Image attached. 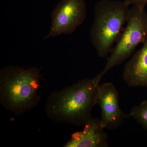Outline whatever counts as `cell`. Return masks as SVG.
<instances>
[{
  "label": "cell",
  "mask_w": 147,
  "mask_h": 147,
  "mask_svg": "<svg viewBox=\"0 0 147 147\" xmlns=\"http://www.w3.org/2000/svg\"><path fill=\"white\" fill-rule=\"evenodd\" d=\"M99 82L96 77L85 79L53 92L45 104L47 116L57 122L84 125L92 117V110L97 104Z\"/></svg>",
  "instance_id": "cell-1"
},
{
  "label": "cell",
  "mask_w": 147,
  "mask_h": 147,
  "mask_svg": "<svg viewBox=\"0 0 147 147\" xmlns=\"http://www.w3.org/2000/svg\"><path fill=\"white\" fill-rule=\"evenodd\" d=\"M40 69L8 66L0 71V100L2 105L17 115L35 107L40 99Z\"/></svg>",
  "instance_id": "cell-2"
},
{
  "label": "cell",
  "mask_w": 147,
  "mask_h": 147,
  "mask_svg": "<svg viewBox=\"0 0 147 147\" xmlns=\"http://www.w3.org/2000/svg\"><path fill=\"white\" fill-rule=\"evenodd\" d=\"M129 6L124 1L113 0H101L96 5L90 35L100 57H108L111 53L128 20Z\"/></svg>",
  "instance_id": "cell-3"
},
{
  "label": "cell",
  "mask_w": 147,
  "mask_h": 147,
  "mask_svg": "<svg viewBox=\"0 0 147 147\" xmlns=\"http://www.w3.org/2000/svg\"><path fill=\"white\" fill-rule=\"evenodd\" d=\"M147 37V13L144 8L133 6L126 26L110 53L105 68L96 76L98 79L100 80L107 71L128 59Z\"/></svg>",
  "instance_id": "cell-4"
},
{
  "label": "cell",
  "mask_w": 147,
  "mask_h": 147,
  "mask_svg": "<svg viewBox=\"0 0 147 147\" xmlns=\"http://www.w3.org/2000/svg\"><path fill=\"white\" fill-rule=\"evenodd\" d=\"M87 13L84 0H61L51 13V25L44 39L70 34L83 23Z\"/></svg>",
  "instance_id": "cell-5"
},
{
  "label": "cell",
  "mask_w": 147,
  "mask_h": 147,
  "mask_svg": "<svg viewBox=\"0 0 147 147\" xmlns=\"http://www.w3.org/2000/svg\"><path fill=\"white\" fill-rule=\"evenodd\" d=\"M117 90L111 83L99 86L97 104L101 109L100 124L104 129H115L122 124L127 117L120 108Z\"/></svg>",
  "instance_id": "cell-6"
},
{
  "label": "cell",
  "mask_w": 147,
  "mask_h": 147,
  "mask_svg": "<svg viewBox=\"0 0 147 147\" xmlns=\"http://www.w3.org/2000/svg\"><path fill=\"white\" fill-rule=\"evenodd\" d=\"M84 129L71 135L65 147H106L108 136L101 125L100 119L91 118L84 125Z\"/></svg>",
  "instance_id": "cell-7"
},
{
  "label": "cell",
  "mask_w": 147,
  "mask_h": 147,
  "mask_svg": "<svg viewBox=\"0 0 147 147\" xmlns=\"http://www.w3.org/2000/svg\"><path fill=\"white\" fill-rule=\"evenodd\" d=\"M123 79L129 87H147V37L125 66Z\"/></svg>",
  "instance_id": "cell-8"
},
{
  "label": "cell",
  "mask_w": 147,
  "mask_h": 147,
  "mask_svg": "<svg viewBox=\"0 0 147 147\" xmlns=\"http://www.w3.org/2000/svg\"><path fill=\"white\" fill-rule=\"evenodd\" d=\"M128 116L133 118L147 130V100H144L140 105L133 107Z\"/></svg>",
  "instance_id": "cell-9"
},
{
  "label": "cell",
  "mask_w": 147,
  "mask_h": 147,
  "mask_svg": "<svg viewBox=\"0 0 147 147\" xmlns=\"http://www.w3.org/2000/svg\"><path fill=\"white\" fill-rule=\"evenodd\" d=\"M128 5L136 6L142 8H144L147 5V0H124Z\"/></svg>",
  "instance_id": "cell-10"
}]
</instances>
